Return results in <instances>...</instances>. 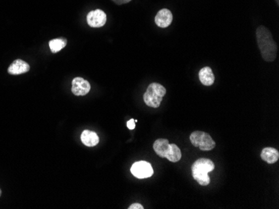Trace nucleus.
<instances>
[{"mask_svg": "<svg viewBox=\"0 0 279 209\" xmlns=\"http://www.w3.org/2000/svg\"><path fill=\"white\" fill-rule=\"evenodd\" d=\"M91 84L83 78L76 77L72 80L71 92L75 96H85L91 91Z\"/></svg>", "mask_w": 279, "mask_h": 209, "instance_id": "nucleus-8", "label": "nucleus"}, {"mask_svg": "<svg viewBox=\"0 0 279 209\" xmlns=\"http://www.w3.org/2000/svg\"><path fill=\"white\" fill-rule=\"evenodd\" d=\"M80 139L82 141V143L87 147H94V146L97 145L100 142L99 136L96 134V132L90 131V130H84L80 136Z\"/></svg>", "mask_w": 279, "mask_h": 209, "instance_id": "nucleus-12", "label": "nucleus"}, {"mask_svg": "<svg viewBox=\"0 0 279 209\" xmlns=\"http://www.w3.org/2000/svg\"><path fill=\"white\" fill-rule=\"evenodd\" d=\"M130 172L139 179L152 177L154 173L152 164L146 161L136 162L130 167Z\"/></svg>", "mask_w": 279, "mask_h": 209, "instance_id": "nucleus-6", "label": "nucleus"}, {"mask_svg": "<svg viewBox=\"0 0 279 209\" xmlns=\"http://www.w3.org/2000/svg\"><path fill=\"white\" fill-rule=\"evenodd\" d=\"M215 165L212 160L208 159H199L192 164V177L200 185L208 186L210 183V177L208 173L213 171Z\"/></svg>", "mask_w": 279, "mask_h": 209, "instance_id": "nucleus-2", "label": "nucleus"}, {"mask_svg": "<svg viewBox=\"0 0 279 209\" xmlns=\"http://www.w3.org/2000/svg\"><path fill=\"white\" fill-rule=\"evenodd\" d=\"M86 20L89 26L91 28H101L107 23V16L104 11L96 9L88 13Z\"/></svg>", "mask_w": 279, "mask_h": 209, "instance_id": "nucleus-7", "label": "nucleus"}, {"mask_svg": "<svg viewBox=\"0 0 279 209\" xmlns=\"http://www.w3.org/2000/svg\"><path fill=\"white\" fill-rule=\"evenodd\" d=\"M49 45H50V48H51L52 53H58L67 45V40H65L64 38L55 39V40L50 41Z\"/></svg>", "mask_w": 279, "mask_h": 209, "instance_id": "nucleus-14", "label": "nucleus"}, {"mask_svg": "<svg viewBox=\"0 0 279 209\" xmlns=\"http://www.w3.org/2000/svg\"><path fill=\"white\" fill-rule=\"evenodd\" d=\"M166 93L167 89L164 86L158 83H152L147 87L146 93H144V102L147 106L157 109L161 105Z\"/></svg>", "mask_w": 279, "mask_h": 209, "instance_id": "nucleus-4", "label": "nucleus"}, {"mask_svg": "<svg viewBox=\"0 0 279 209\" xmlns=\"http://www.w3.org/2000/svg\"><path fill=\"white\" fill-rule=\"evenodd\" d=\"M190 141L192 145L199 148L202 151H210L215 148V141L210 134L202 131H195L190 135Z\"/></svg>", "mask_w": 279, "mask_h": 209, "instance_id": "nucleus-5", "label": "nucleus"}, {"mask_svg": "<svg viewBox=\"0 0 279 209\" xmlns=\"http://www.w3.org/2000/svg\"><path fill=\"white\" fill-rule=\"evenodd\" d=\"M199 80L205 86L213 85L215 81V76L212 69L209 67L202 68L199 72Z\"/></svg>", "mask_w": 279, "mask_h": 209, "instance_id": "nucleus-13", "label": "nucleus"}, {"mask_svg": "<svg viewBox=\"0 0 279 209\" xmlns=\"http://www.w3.org/2000/svg\"><path fill=\"white\" fill-rule=\"evenodd\" d=\"M173 21L172 13L168 8H163L157 13L155 18V23L160 28H167Z\"/></svg>", "mask_w": 279, "mask_h": 209, "instance_id": "nucleus-9", "label": "nucleus"}, {"mask_svg": "<svg viewBox=\"0 0 279 209\" xmlns=\"http://www.w3.org/2000/svg\"><path fill=\"white\" fill-rule=\"evenodd\" d=\"M261 158L263 161L266 162L268 164H275L279 159V150H277L276 148H270V147L264 148L261 153Z\"/></svg>", "mask_w": 279, "mask_h": 209, "instance_id": "nucleus-11", "label": "nucleus"}, {"mask_svg": "<svg viewBox=\"0 0 279 209\" xmlns=\"http://www.w3.org/2000/svg\"><path fill=\"white\" fill-rule=\"evenodd\" d=\"M112 1H113L117 5H122L125 3H130V1H132V0H112Z\"/></svg>", "mask_w": 279, "mask_h": 209, "instance_id": "nucleus-16", "label": "nucleus"}, {"mask_svg": "<svg viewBox=\"0 0 279 209\" xmlns=\"http://www.w3.org/2000/svg\"><path fill=\"white\" fill-rule=\"evenodd\" d=\"M256 36L258 48L263 59L267 62L274 61L278 53V45L269 29L261 25L256 30Z\"/></svg>", "mask_w": 279, "mask_h": 209, "instance_id": "nucleus-1", "label": "nucleus"}, {"mask_svg": "<svg viewBox=\"0 0 279 209\" xmlns=\"http://www.w3.org/2000/svg\"><path fill=\"white\" fill-rule=\"evenodd\" d=\"M0 196H1V191H0Z\"/></svg>", "mask_w": 279, "mask_h": 209, "instance_id": "nucleus-19", "label": "nucleus"}, {"mask_svg": "<svg viewBox=\"0 0 279 209\" xmlns=\"http://www.w3.org/2000/svg\"><path fill=\"white\" fill-rule=\"evenodd\" d=\"M129 209H143V206L140 204H131L129 208Z\"/></svg>", "mask_w": 279, "mask_h": 209, "instance_id": "nucleus-17", "label": "nucleus"}, {"mask_svg": "<svg viewBox=\"0 0 279 209\" xmlns=\"http://www.w3.org/2000/svg\"><path fill=\"white\" fill-rule=\"evenodd\" d=\"M136 121H137V120H134L133 119L129 120V121H128L127 122V124H126L128 128H129V129L130 130L135 129V127H136L135 122H136Z\"/></svg>", "mask_w": 279, "mask_h": 209, "instance_id": "nucleus-15", "label": "nucleus"}, {"mask_svg": "<svg viewBox=\"0 0 279 209\" xmlns=\"http://www.w3.org/2000/svg\"><path fill=\"white\" fill-rule=\"evenodd\" d=\"M153 148L156 154L161 158L167 159V160L172 163L181 160V152L180 148L174 143L170 144L167 139L159 138L155 141Z\"/></svg>", "mask_w": 279, "mask_h": 209, "instance_id": "nucleus-3", "label": "nucleus"}, {"mask_svg": "<svg viewBox=\"0 0 279 209\" xmlns=\"http://www.w3.org/2000/svg\"><path fill=\"white\" fill-rule=\"evenodd\" d=\"M30 67L26 62L22 59H16L8 67V73L11 75H19L29 71Z\"/></svg>", "mask_w": 279, "mask_h": 209, "instance_id": "nucleus-10", "label": "nucleus"}, {"mask_svg": "<svg viewBox=\"0 0 279 209\" xmlns=\"http://www.w3.org/2000/svg\"><path fill=\"white\" fill-rule=\"evenodd\" d=\"M277 3H278V5H279V0H276Z\"/></svg>", "mask_w": 279, "mask_h": 209, "instance_id": "nucleus-18", "label": "nucleus"}]
</instances>
